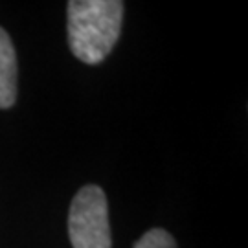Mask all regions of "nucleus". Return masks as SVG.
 Returning <instances> with one entry per match:
<instances>
[{
  "instance_id": "obj_3",
  "label": "nucleus",
  "mask_w": 248,
  "mask_h": 248,
  "mask_svg": "<svg viewBox=\"0 0 248 248\" xmlns=\"http://www.w3.org/2000/svg\"><path fill=\"white\" fill-rule=\"evenodd\" d=\"M17 55L9 35L0 28V108L13 107L17 99Z\"/></svg>"
},
{
  "instance_id": "obj_2",
  "label": "nucleus",
  "mask_w": 248,
  "mask_h": 248,
  "mask_svg": "<svg viewBox=\"0 0 248 248\" xmlns=\"http://www.w3.org/2000/svg\"><path fill=\"white\" fill-rule=\"evenodd\" d=\"M68 235L74 248H110V222L105 191L96 184L81 187L70 204Z\"/></svg>"
},
{
  "instance_id": "obj_4",
  "label": "nucleus",
  "mask_w": 248,
  "mask_h": 248,
  "mask_svg": "<svg viewBox=\"0 0 248 248\" xmlns=\"http://www.w3.org/2000/svg\"><path fill=\"white\" fill-rule=\"evenodd\" d=\"M134 248H177V243L173 239V235L166 230L153 228L136 241Z\"/></svg>"
},
{
  "instance_id": "obj_1",
  "label": "nucleus",
  "mask_w": 248,
  "mask_h": 248,
  "mask_svg": "<svg viewBox=\"0 0 248 248\" xmlns=\"http://www.w3.org/2000/svg\"><path fill=\"white\" fill-rule=\"evenodd\" d=\"M68 46L85 64H98L112 52L122 33L124 2L72 0L68 2Z\"/></svg>"
}]
</instances>
